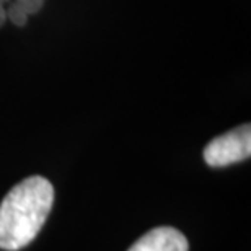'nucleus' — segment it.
<instances>
[{
    "mask_svg": "<svg viewBox=\"0 0 251 251\" xmlns=\"http://www.w3.org/2000/svg\"><path fill=\"white\" fill-rule=\"evenodd\" d=\"M52 202L54 188L43 176H29L10 189L0 204V248L28 247L43 228Z\"/></svg>",
    "mask_w": 251,
    "mask_h": 251,
    "instance_id": "f257e3e1",
    "label": "nucleus"
},
{
    "mask_svg": "<svg viewBox=\"0 0 251 251\" xmlns=\"http://www.w3.org/2000/svg\"><path fill=\"white\" fill-rule=\"evenodd\" d=\"M251 155V127L243 124L228 130L205 145L204 160L209 167L222 168L232 163L248 160Z\"/></svg>",
    "mask_w": 251,
    "mask_h": 251,
    "instance_id": "f03ea898",
    "label": "nucleus"
},
{
    "mask_svg": "<svg viewBox=\"0 0 251 251\" xmlns=\"http://www.w3.org/2000/svg\"><path fill=\"white\" fill-rule=\"evenodd\" d=\"M186 237L173 227H157L140 237L127 251H188Z\"/></svg>",
    "mask_w": 251,
    "mask_h": 251,
    "instance_id": "7ed1b4c3",
    "label": "nucleus"
},
{
    "mask_svg": "<svg viewBox=\"0 0 251 251\" xmlns=\"http://www.w3.org/2000/svg\"><path fill=\"white\" fill-rule=\"evenodd\" d=\"M46 0H0V26H3V23L7 22V8L10 5H18L25 12L29 15H36L39 10L43 8V5Z\"/></svg>",
    "mask_w": 251,
    "mask_h": 251,
    "instance_id": "20e7f679",
    "label": "nucleus"
}]
</instances>
